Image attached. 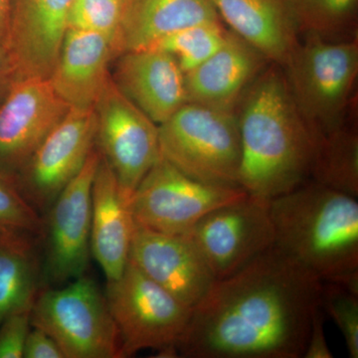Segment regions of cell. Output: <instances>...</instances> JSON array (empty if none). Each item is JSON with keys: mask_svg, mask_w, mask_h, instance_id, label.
<instances>
[{"mask_svg": "<svg viewBox=\"0 0 358 358\" xmlns=\"http://www.w3.org/2000/svg\"><path fill=\"white\" fill-rule=\"evenodd\" d=\"M257 49L228 30L222 46L185 75L187 103L236 113L247 90L267 62Z\"/></svg>", "mask_w": 358, "mask_h": 358, "instance_id": "obj_17", "label": "cell"}, {"mask_svg": "<svg viewBox=\"0 0 358 358\" xmlns=\"http://www.w3.org/2000/svg\"><path fill=\"white\" fill-rule=\"evenodd\" d=\"M120 338V358L143 350L178 346L192 308L129 263L105 293Z\"/></svg>", "mask_w": 358, "mask_h": 358, "instance_id": "obj_7", "label": "cell"}, {"mask_svg": "<svg viewBox=\"0 0 358 358\" xmlns=\"http://www.w3.org/2000/svg\"><path fill=\"white\" fill-rule=\"evenodd\" d=\"M115 61L110 76L115 86L159 126L187 103L185 73L169 54L143 49Z\"/></svg>", "mask_w": 358, "mask_h": 358, "instance_id": "obj_16", "label": "cell"}, {"mask_svg": "<svg viewBox=\"0 0 358 358\" xmlns=\"http://www.w3.org/2000/svg\"><path fill=\"white\" fill-rule=\"evenodd\" d=\"M159 133L160 155L181 173L208 185L240 187L236 113L186 103L159 124Z\"/></svg>", "mask_w": 358, "mask_h": 358, "instance_id": "obj_4", "label": "cell"}, {"mask_svg": "<svg viewBox=\"0 0 358 358\" xmlns=\"http://www.w3.org/2000/svg\"><path fill=\"white\" fill-rule=\"evenodd\" d=\"M282 67L313 138L341 128L357 77V40L331 42L310 35L305 43L299 42Z\"/></svg>", "mask_w": 358, "mask_h": 358, "instance_id": "obj_5", "label": "cell"}, {"mask_svg": "<svg viewBox=\"0 0 358 358\" xmlns=\"http://www.w3.org/2000/svg\"><path fill=\"white\" fill-rule=\"evenodd\" d=\"M357 197L307 181L268 200L275 246L322 282L358 294Z\"/></svg>", "mask_w": 358, "mask_h": 358, "instance_id": "obj_3", "label": "cell"}, {"mask_svg": "<svg viewBox=\"0 0 358 358\" xmlns=\"http://www.w3.org/2000/svg\"><path fill=\"white\" fill-rule=\"evenodd\" d=\"M358 0H288L298 30L324 37L345 30L357 11Z\"/></svg>", "mask_w": 358, "mask_h": 358, "instance_id": "obj_25", "label": "cell"}, {"mask_svg": "<svg viewBox=\"0 0 358 358\" xmlns=\"http://www.w3.org/2000/svg\"><path fill=\"white\" fill-rule=\"evenodd\" d=\"M115 58L114 45L105 35L67 29L48 79L70 108H95Z\"/></svg>", "mask_w": 358, "mask_h": 358, "instance_id": "obj_18", "label": "cell"}, {"mask_svg": "<svg viewBox=\"0 0 358 358\" xmlns=\"http://www.w3.org/2000/svg\"><path fill=\"white\" fill-rule=\"evenodd\" d=\"M96 136L95 108H70L14 176L24 199L42 217L81 171L96 147Z\"/></svg>", "mask_w": 358, "mask_h": 358, "instance_id": "obj_12", "label": "cell"}, {"mask_svg": "<svg viewBox=\"0 0 358 358\" xmlns=\"http://www.w3.org/2000/svg\"><path fill=\"white\" fill-rule=\"evenodd\" d=\"M320 307L313 315L312 326H310V334L307 348H306L303 357L305 358H333V352L327 345L326 334H324V322Z\"/></svg>", "mask_w": 358, "mask_h": 358, "instance_id": "obj_31", "label": "cell"}, {"mask_svg": "<svg viewBox=\"0 0 358 358\" xmlns=\"http://www.w3.org/2000/svg\"><path fill=\"white\" fill-rule=\"evenodd\" d=\"M247 194L240 187L196 180L160 157L134 190L129 206L134 225L181 235L209 212Z\"/></svg>", "mask_w": 358, "mask_h": 358, "instance_id": "obj_8", "label": "cell"}, {"mask_svg": "<svg viewBox=\"0 0 358 358\" xmlns=\"http://www.w3.org/2000/svg\"><path fill=\"white\" fill-rule=\"evenodd\" d=\"M322 285L274 245L235 274L216 280L192 308L179 357H303Z\"/></svg>", "mask_w": 358, "mask_h": 358, "instance_id": "obj_1", "label": "cell"}, {"mask_svg": "<svg viewBox=\"0 0 358 358\" xmlns=\"http://www.w3.org/2000/svg\"><path fill=\"white\" fill-rule=\"evenodd\" d=\"M34 236L0 232V324L11 313L33 305L42 282V260Z\"/></svg>", "mask_w": 358, "mask_h": 358, "instance_id": "obj_22", "label": "cell"}, {"mask_svg": "<svg viewBox=\"0 0 358 358\" xmlns=\"http://www.w3.org/2000/svg\"><path fill=\"white\" fill-rule=\"evenodd\" d=\"M227 33L220 20L201 23L173 33L148 49L171 55L185 75L211 57L222 46Z\"/></svg>", "mask_w": 358, "mask_h": 358, "instance_id": "obj_24", "label": "cell"}, {"mask_svg": "<svg viewBox=\"0 0 358 358\" xmlns=\"http://www.w3.org/2000/svg\"><path fill=\"white\" fill-rule=\"evenodd\" d=\"M16 78L15 65L6 44H0V93Z\"/></svg>", "mask_w": 358, "mask_h": 358, "instance_id": "obj_32", "label": "cell"}, {"mask_svg": "<svg viewBox=\"0 0 358 358\" xmlns=\"http://www.w3.org/2000/svg\"><path fill=\"white\" fill-rule=\"evenodd\" d=\"M101 155L96 147L44 215L42 280L60 287L86 275L91 255L92 186Z\"/></svg>", "mask_w": 358, "mask_h": 358, "instance_id": "obj_9", "label": "cell"}, {"mask_svg": "<svg viewBox=\"0 0 358 358\" xmlns=\"http://www.w3.org/2000/svg\"><path fill=\"white\" fill-rule=\"evenodd\" d=\"M129 262L192 308L216 281L203 256L185 234H166L134 225Z\"/></svg>", "mask_w": 358, "mask_h": 358, "instance_id": "obj_14", "label": "cell"}, {"mask_svg": "<svg viewBox=\"0 0 358 358\" xmlns=\"http://www.w3.org/2000/svg\"><path fill=\"white\" fill-rule=\"evenodd\" d=\"M24 358H64L56 341L38 327H31L26 338Z\"/></svg>", "mask_w": 358, "mask_h": 358, "instance_id": "obj_30", "label": "cell"}, {"mask_svg": "<svg viewBox=\"0 0 358 358\" xmlns=\"http://www.w3.org/2000/svg\"><path fill=\"white\" fill-rule=\"evenodd\" d=\"M0 232L42 237L44 218L28 203L14 176L0 171Z\"/></svg>", "mask_w": 358, "mask_h": 358, "instance_id": "obj_27", "label": "cell"}, {"mask_svg": "<svg viewBox=\"0 0 358 358\" xmlns=\"http://www.w3.org/2000/svg\"><path fill=\"white\" fill-rule=\"evenodd\" d=\"M131 199L103 157L92 186L91 254L107 282L121 278L129 264L134 230Z\"/></svg>", "mask_w": 358, "mask_h": 358, "instance_id": "obj_19", "label": "cell"}, {"mask_svg": "<svg viewBox=\"0 0 358 358\" xmlns=\"http://www.w3.org/2000/svg\"><path fill=\"white\" fill-rule=\"evenodd\" d=\"M13 0H0V44L6 41L10 23Z\"/></svg>", "mask_w": 358, "mask_h": 358, "instance_id": "obj_33", "label": "cell"}, {"mask_svg": "<svg viewBox=\"0 0 358 358\" xmlns=\"http://www.w3.org/2000/svg\"><path fill=\"white\" fill-rule=\"evenodd\" d=\"M220 17L247 43L280 67L299 43L288 0H211Z\"/></svg>", "mask_w": 358, "mask_h": 358, "instance_id": "obj_20", "label": "cell"}, {"mask_svg": "<svg viewBox=\"0 0 358 358\" xmlns=\"http://www.w3.org/2000/svg\"><path fill=\"white\" fill-rule=\"evenodd\" d=\"M320 307L333 317L345 338L350 357H358V294L336 282H322Z\"/></svg>", "mask_w": 358, "mask_h": 358, "instance_id": "obj_28", "label": "cell"}, {"mask_svg": "<svg viewBox=\"0 0 358 358\" xmlns=\"http://www.w3.org/2000/svg\"><path fill=\"white\" fill-rule=\"evenodd\" d=\"M219 20L211 0H129L115 41L117 58L126 52L150 48L185 28Z\"/></svg>", "mask_w": 358, "mask_h": 358, "instance_id": "obj_21", "label": "cell"}, {"mask_svg": "<svg viewBox=\"0 0 358 358\" xmlns=\"http://www.w3.org/2000/svg\"><path fill=\"white\" fill-rule=\"evenodd\" d=\"M69 109L49 79L14 78L0 93V171L15 176Z\"/></svg>", "mask_w": 358, "mask_h": 358, "instance_id": "obj_13", "label": "cell"}, {"mask_svg": "<svg viewBox=\"0 0 358 358\" xmlns=\"http://www.w3.org/2000/svg\"><path fill=\"white\" fill-rule=\"evenodd\" d=\"M96 145L131 199L162 157L159 124L117 89L112 76L95 105Z\"/></svg>", "mask_w": 358, "mask_h": 358, "instance_id": "obj_10", "label": "cell"}, {"mask_svg": "<svg viewBox=\"0 0 358 358\" xmlns=\"http://www.w3.org/2000/svg\"><path fill=\"white\" fill-rule=\"evenodd\" d=\"M31 327L48 334L64 358H120V338L105 294L84 275L38 292Z\"/></svg>", "mask_w": 358, "mask_h": 358, "instance_id": "obj_6", "label": "cell"}, {"mask_svg": "<svg viewBox=\"0 0 358 358\" xmlns=\"http://www.w3.org/2000/svg\"><path fill=\"white\" fill-rule=\"evenodd\" d=\"M310 178L320 185L352 196L358 195V136L341 127L315 138Z\"/></svg>", "mask_w": 358, "mask_h": 358, "instance_id": "obj_23", "label": "cell"}, {"mask_svg": "<svg viewBox=\"0 0 358 358\" xmlns=\"http://www.w3.org/2000/svg\"><path fill=\"white\" fill-rule=\"evenodd\" d=\"M185 235L216 280L235 274L275 244L268 201L249 194L209 212Z\"/></svg>", "mask_w": 358, "mask_h": 358, "instance_id": "obj_11", "label": "cell"}, {"mask_svg": "<svg viewBox=\"0 0 358 358\" xmlns=\"http://www.w3.org/2000/svg\"><path fill=\"white\" fill-rule=\"evenodd\" d=\"M239 105L240 187L268 201L307 182L315 138L278 65L262 71Z\"/></svg>", "mask_w": 358, "mask_h": 358, "instance_id": "obj_2", "label": "cell"}, {"mask_svg": "<svg viewBox=\"0 0 358 358\" xmlns=\"http://www.w3.org/2000/svg\"><path fill=\"white\" fill-rule=\"evenodd\" d=\"M129 0H72L67 15V29L100 33L114 45ZM117 57V54H115Z\"/></svg>", "mask_w": 358, "mask_h": 358, "instance_id": "obj_26", "label": "cell"}, {"mask_svg": "<svg viewBox=\"0 0 358 358\" xmlns=\"http://www.w3.org/2000/svg\"><path fill=\"white\" fill-rule=\"evenodd\" d=\"M72 0H13L4 44L16 78L50 76L66 31Z\"/></svg>", "mask_w": 358, "mask_h": 358, "instance_id": "obj_15", "label": "cell"}, {"mask_svg": "<svg viewBox=\"0 0 358 358\" xmlns=\"http://www.w3.org/2000/svg\"><path fill=\"white\" fill-rule=\"evenodd\" d=\"M32 306L11 313L0 324V358L23 357L26 338L31 329Z\"/></svg>", "mask_w": 358, "mask_h": 358, "instance_id": "obj_29", "label": "cell"}]
</instances>
